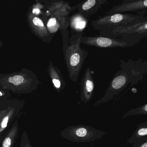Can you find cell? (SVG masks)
Returning a JSON list of instances; mask_svg holds the SVG:
<instances>
[{"mask_svg": "<svg viewBox=\"0 0 147 147\" xmlns=\"http://www.w3.org/2000/svg\"><path fill=\"white\" fill-rule=\"evenodd\" d=\"M106 2L101 0H88L82 2L77 6V13L86 19L95 13L103 4Z\"/></svg>", "mask_w": 147, "mask_h": 147, "instance_id": "cell-6", "label": "cell"}, {"mask_svg": "<svg viewBox=\"0 0 147 147\" xmlns=\"http://www.w3.org/2000/svg\"><path fill=\"white\" fill-rule=\"evenodd\" d=\"M87 21L82 15L76 13L69 18L70 28L76 33L82 32L86 26Z\"/></svg>", "mask_w": 147, "mask_h": 147, "instance_id": "cell-8", "label": "cell"}, {"mask_svg": "<svg viewBox=\"0 0 147 147\" xmlns=\"http://www.w3.org/2000/svg\"><path fill=\"white\" fill-rule=\"evenodd\" d=\"M80 43L88 46L102 48H128L136 44L122 38H112L103 36H82Z\"/></svg>", "mask_w": 147, "mask_h": 147, "instance_id": "cell-4", "label": "cell"}, {"mask_svg": "<svg viewBox=\"0 0 147 147\" xmlns=\"http://www.w3.org/2000/svg\"><path fill=\"white\" fill-rule=\"evenodd\" d=\"M76 135L80 137H83L87 136L88 134V131L86 129L84 128H79L77 129L75 131Z\"/></svg>", "mask_w": 147, "mask_h": 147, "instance_id": "cell-13", "label": "cell"}, {"mask_svg": "<svg viewBox=\"0 0 147 147\" xmlns=\"http://www.w3.org/2000/svg\"><path fill=\"white\" fill-rule=\"evenodd\" d=\"M147 18L140 15L130 13H117L100 17L92 22L94 28L99 31L117 26L134 24L144 20Z\"/></svg>", "mask_w": 147, "mask_h": 147, "instance_id": "cell-3", "label": "cell"}, {"mask_svg": "<svg viewBox=\"0 0 147 147\" xmlns=\"http://www.w3.org/2000/svg\"><path fill=\"white\" fill-rule=\"evenodd\" d=\"M58 24L57 20L55 18H52L49 20L48 23V26L49 27H54L56 26Z\"/></svg>", "mask_w": 147, "mask_h": 147, "instance_id": "cell-14", "label": "cell"}, {"mask_svg": "<svg viewBox=\"0 0 147 147\" xmlns=\"http://www.w3.org/2000/svg\"><path fill=\"white\" fill-rule=\"evenodd\" d=\"M8 134L2 142L1 147H12L14 144L16 137L18 135V120L13 125Z\"/></svg>", "mask_w": 147, "mask_h": 147, "instance_id": "cell-11", "label": "cell"}, {"mask_svg": "<svg viewBox=\"0 0 147 147\" xmlns=\"http://www.w3.org/2000/svg\"><path fill=\"white\" fill-rule=\"evenodd\" d=\"M138 135L140 136H146L147 134V128H142L138 131Z\"/></svg>", "mask_w": 147, "mask_h": 147, "instance_id": "cell-16", "label": "cell"}, {"mask_svg": "<svg viewBox=\"0 0 147 147\" xmlns=\"http://www.w3.org/2000/svg\"><path fill=\"white\" fill-rule=\"evenodd\" d=\"M33 23L35 25L37 26L43 27L44 26V24L42 20L38 18H35L33 20Z\"/></svg>", "mask_w": 147, "mask_h": 147, "instance_id": "cell-15", "label": "cell"}, {"mask_svg": "<svg viewBox=\"0 0 147 147\" xmlns=\"http://www.w3.org/2000/svg\"><path fill=\"white\" fill-rule=\"evenodd\" d=\"M40 12V11H39V9H34L33 11V13H36V14H38Z\"/></svg>", "mask_w": 147, "mask_h": 147, "instance_id": "cell-18", "label": "cell"}, {"mask_svg": "<svg viewBox=\"0 0 147 147\" xmlns=\"http://www.w3.org/2000/svg\"><path fill=\"white\" fill-rule=\"evenodd\" d=\"M82 32L73 34L69 39V45L66 49L65 60L68 76L71 80L77 81L82 67L88 52L80 46Z\"/></svg>", "mask_w": 147, "mask_h": 147, "instance_id": "cell-1", "label": "cell"}, {"mask_svg": "<svg viewBox=\"0 0 147 147\" xmlns=\"http://www.w3.org/2000/svg\"><path fill=\"white\" fill-rule=\"evenodd\" d=\"M141 147H147V143H145L144 144H143Z\"/></svg>", "mask_w": 147, "mask_h": 147, "instance_id": "cell-19", "label": "cell"}, {"mask_svg": "<svg viewBox=\"0 0 147 147\" xmlns=\"http://www.w3.org/2000/svg\"><path fill=\"white\" fill-rule=\"evenodd\" d=\"M82 90L86 98H89L92 93L94 89V80L92 72L88 67L86 70L84 76L81 80Z\"/></svg>", "mask_w": 147, "mask_h": 147, "instance_id": "cell-7", "label": "cell"}, {"mask_svg": "<svg viewBox=\"0 0 147 147\" xmlns=\"http://www.w3.org/2000/svg\"><path fill=\"white\" fill-rule=\"evenodd\" d=\"M22 147H32L28 141V142L25 143L23 145Z\"/></svg>", "mask_w": 147, "mask_h": 147, "instance_id": "cell-17", "label": "cell"}, {"mask_svg": "<svg viewBox=\"0 0 147 147\" xmlns=\"http://www.w3.org/2000/svg\"><path fill=\"white\" fill-rule=\"evenodd\" d=\"M115 76L111 82L110 88L113 90H119L124 86L129 80L127 74L125 72H121Z\"/></svg>", "mask_w": 147, "mask_h": 147, "instance_id": "cell-9", "label": "cell"}, {"mask_svg": "<svg viewBox=\"0 0 147 147\" xmlns=\"http://www.w3.org/2000/svg\"><path fill=\"white\" fill-rule=\"evenodd\" d=\"M100 36L122 38L138 44L147 36V20L134 24L112 27L100 31Z\"/></svg>", "mask_w": 147, "mask_h": 147, "instance_id": "cell-2", "label": "cell"}, {"mask_svg": "<svg viewBox=\"0 0 147 147\" xmlns=\"http://www.w3.org/2000/svg\"><path fill=\"white\" fill-rule=\"evenodd\" d=\"M3 95V93L1 92H0V96H1Z\"/></svg>", "mask_w": 147, "mask_h": 147, "instance_id": "cell-20", "label": "cell"}, {"mask_svg": "<svg viewBox=\"0 0 147 147\" xmlns=\"http://www.w3.org/2000/svg\"><path fill=\"white\" fill-rule=\"evenodd\" d=\"M24 78L21 76H15L8 79V81L11 83H13L15 86H18L23 83Z\"/></svg>", "mask_w": 147, "mask_h": 147, "instance_id": "cell-12", "label": "cell"}, {"mask_svg": "<svg viewBox=\"0 0 147 147\" xmlns=\"http://www.w3.org/2000/svg\"><path fill=\"white\" fill-rule=\"evenodd\" d=\"M147 0L125 1L122 3L113 7L106 13V14L111 15L117 13H123L127 12L143 11L147 9Z\"/></svg>", "mask_w": 147, "mask_h": 147, "instance_id": "cell-5", "label": "cell"}, {"mask_svg": "<svg viewBox=\"0 0 147 147\" xmlns=\"http://www.w3.org/2000/svg\"><path fill=\"white\" fill-rule=\"evenodd\" d=\"M15 109L9 107L0 111V134L5 129L10 119L13 116Z\"/></svg>", "mask_w": 147, "mask_h": 147, "instance_id": "cell-10", "label": "cell"}]
</instances>
